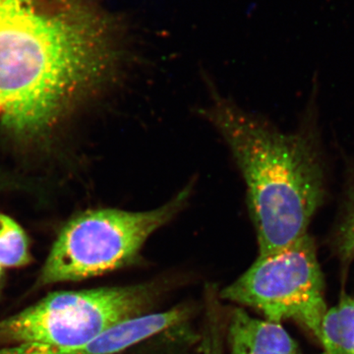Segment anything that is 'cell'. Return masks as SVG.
<instances>
[{"instance_id":"8992f818","label":"cell","mask_w":354,"mask_h":354,"mask_svg":"<svg viewBox=\"0 0 354 354\" xmlns=\"http://www.w3.org/2000/svg\"><path fill=\"white\" fill-rule=\"evenodd\" d=\"M230 354H301L281 324L252 317L234 308L227 324Z\"/></svg>"},{"instance_id":"7c38bea8","label":"cell","mask_w":354,"mask_h":354,"mask_svg":"<svg viewBox=\"0 0 354 354\" xmlns=\"http://www.w3.org/2000/svg\"><path fill=\"white\" fill-rule=\"evenodd\" d=\"M4 269L0 267V286H1L2 279H3Z\"/></svg>"},{"instance_id":"5b68a950","label":"cell","mask_w":354,"mask_h":354,"mask_svg":"<svg viewBox=\"0 0 354 354\" xmlns=\"http://www.w3.org/2000/svg\"><path fill=\"white\" fill-rule=\"evenodd\" d=\"M220 295L257 310L270 322L295 320L319 339L328 308L313 239L306 234L281 252L258 256Z\"/></svg>"},{"instance_id":"8fae6325","label":"cell","mask_w":354,"mask_h":354,"mask_svg":"<svg viewBox=\"0 0 354 354\" xmlns=\"http://www.w3.org/2000/svg\"><path fill=\"white\" fill-rule=\"evenodd\" d=\"M121 354H165L158 349L148 346H137Z\"/></svg>"},{"instance_id":"ba28073f","label":"cell","mask_w":354,"mask_h":354,"mask_svg":"<svg viewBox=\"0 0 354 354\" xmlns=\"http://www.w3.org/2000/svg\"><path fill=\"white\" fill-rule=\"evenodd\" d=\"M31 260L29 242L23 228L12 218L0 214V267L20 268Z\"/></svg>"},{"instance_id":"30bf717a","label":"cell","mask_w":354,"mask_h":354,"mask_svg":"<svg viewBox=\"0 0 354 354\" xmlns=\"http://www.w3.org/2000/svg\"><path fill=\"white\" fill-rule=\"evenodd\" d=\"M206 334L202 337V354H223V341L215 305H209Z\"/></svg>"},{"instance_id":"3957f363","label":"cell","mask_w":354,"mask_h":354,"mask_svg":"<svg viewBox=\"0 0 354 354\" xmlns=\"http://www.w3.org/2000/svg\"><path fill=\"white\" fill-rule=\"evenodd\" d=\"M192 193L186 186L158 208L84 212L65 225L39 272V286L102 276L133 264L149 237L183 211Z\"/></svg>"},{"instance_id":"6da1fadb","label":"cell","mask_w":354,"mask_h":354,"mask_svg":"<svg viewBox=\"0 0 354 354\" xmlns=\"http://www.w3.org/2000/svg\"><path fill=\"white\" fill-rule=\"evenodd\" d=\"M120 23L102 0H0V118L41 136L109 82Z\"/></svg>"},{"instance_id":"52a82bcc","label":"cell","mask_w":354,"mask_h":354,"mask_svg":"<svg viewBox=\"0 0 354 354\" xmlns=\"http://www.w3.org/2000/svg\"><path fill=\"white\" fill-rule=\"evenodd\" d=\"M318 339L323 346L320 354H354V297L327 309Z\"/></svg>"},{"instance_id":"277c9868","label":"cell","mask_w":354,"mask_h":354,"mask_svg":"<svg viewBox=\"0 0 354 354\" xmlns=\"http://www.w3.org/2000/svg\"><path fill=\"white\" fill-rule=\"evenodd\" d=\"M157 283L51 293L0 320V346L80 348L116 324L146 314Z\"/></svg>"},{"instance_id":"7a4b0ae2","label":"cell","mask_w":354,"mask_h":354,"mask_svg":"<svg viewBox=\"0 0 354 354\" xmlns=\"http://www.w3.org/2000/svg\"><path fill=\"white\" fill-rule=\"evenodd\" d=\"M203 113L227 142L245 180L259 256L281 252L308 234L325 197L313 142L279 131L225 100Z\"/></svg>"},{"instance_id":"9c48e42d","label":"cell","mask_w":354,"mask_h":354,"mask_svg":"<svg viewBox=\"0 0 354 354\" xmlns=\"http://www.w3.org/2000/svg\"><path fill=\"white\" fill-rule=\"evenodd\" d=\"M337 249L342 260L348 262L354 259V193L337 234Z\"/></svg>"},{"instance_id":"4fadbf2b","label":"cell","mask_w":354,"mask_h":354,"mask_svg":"<svg viewBox=\"0 0 354 354\" xmlns=\"http://www.w3.org/2000/svg\"><path fill=\"white\" fill-rule=\"evenodd\" d=\"M165 339H167V337H165ZM169 341H171V339H169ZM171 342H174V341H171ZM174 344H177L176 342H174ZM177 346H179V344H177ZM180 348H181V346H180ZM181 348L184 349L183 348ZM184 351H185V349H184ZM186 353H187V351H186ZM188 354H189V353H188Z\"/></svg>"}]
</instances>
